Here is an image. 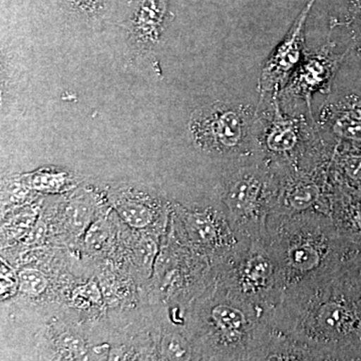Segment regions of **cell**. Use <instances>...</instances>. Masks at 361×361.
I'll use <instances>...</instances> for the list:
<instances>
[{"instance_id": "cell-3", "label": "cell", "mask_w": 361, "mask_h": 361, "mask_svg": "<svg viewBox=\"0 0 361 361\" xmlns=\"http://www.w3.org/2000/svg\"><path fill=\"white\" fill-rule=\"evenodd\" d=\"M276 178L264 166L247 165L230 177L226 203L233 217L247 227L262 222L266 204L276 190Z\"/></svg>"}, {"instance_id": "cell-4", "label": "cell", "mask_w": 361, "mask_h": 361, "mask_svg": "<svg viewBox=\"0 0 361 361\" xmlns=\"http://www.w3.org/2000/svg\"><path fill=\"white\" fill-rule=\"evenodd\" d=\"M334 49L336 44L329 42L319 49L306 51L302 61L280 92L279 97L288 99L290 104L294 101L302 102L312 116L311 99L317 92H330L337 71L348 54V52L336 54Z\"/></svg>"}, {"instance_id": "cell-8", "label": "cell", "mask_w": 361, "mask_h": 361, "mask_svg": "<svg viewBox=\"0 0 361 361\" xmlns=\"http://www.w3.org/2000/svg\"><path fill=\"white\" fill-rule=\"evenodd\" d=\"M318 197V188L310 179L298 178L289 185L285 192V202L297 210H303L314 203Z\"/></svg>"}, {"instance_id": "cell-7", "label": "cell", "mask_w": 361, "mask_h": 361, "mask_svg": "<svg viewBox=\"0 0 361 361\" xmlns=\"http://www.w3.org/2000/svg\"><path fill=\"white\" fill-rule=\"evenodd\" d=\"M168 16L167 0H140L132 20V32L139 44H156Z\"/></svg>"}, {"instance_id": "cell-13", "label": "cell", "mask_w": 361, "mask_h": 361, "mask_svg": "<svg viewBox=\"0 0 361 361\" xmlns=\"http://www.w3.org/2000/svg\"><path fill=\"white\" fill-rule=\"evenodd\" d=\"M167 348L169 355L172 356V358H175V360H180L186 353V349L183 348L179 341H176V339H172V341L169 342Z\"/></svg>"}, {"instance_id": "cell-6", "label": "cell", "mask_w": 361, "mask_h": 361, "mask_svg": "<svg viewBox=\"0 0 361 361\" xmlns=\"http://www.w3.org/2000/svg\"><path fill=\"white\" fill-rule=\"evenodd\" d=\"M316 127L336 137L341 146L361 148V94L330 97L318 115Z\"/></svg>"}, {"instance_id": "cell-5", "label": "cell", "mask_w": 361, "mask_h": 361, "mask_svg": "<svg viewBox=\"0 0 361 361\" xmlns=\"http://www.w3.org/2000/svg\"><path fill=\"white\" fill-rule=\"evenodd\" d=\"M315 1L316 0L308 1L297 16L283 40L277 45L263 66L258 82L261 101L265 97L279 96L294 71L302 61L306 54V21Z\"/></svg>"}, {"instance_id": "cell-2", "label": "cell", "mask_w": 361, "mask_h": 361, "mask_svg": "<svg viewBox=\"0 0 361 361\" xmlns=\"http://www.w3.org/2000/svg\"><path fill=\"white\" fill-rule=\"evenodd\" d=\"M258 110L259 149L271 160L286 161L306 159L305 153L316 142V123L301 114L288 113L280 104L279 96L271 97L269 106Z\"/></svg>"}, {"instance_id": "cell-11", "label": "cell", "mask_w": 361, "mask_h": 361, "mask_svg": "<svg viewBox=\"0 0 361 361\" xmlns=\"http://www.w3.org/2000/svg\"><path fill=\"white\" fill-rule=\"evenodd\" d=\"M20 287L23 293L37 295L44 291L47 286V280L39 270L25 269L20 273Z\"/></svg>"}, {"instance_id": "cell-12", "label": "cell", "mask_w": 361, "mask_h": 361, "mask_svg": "<svg viewBox=\"0 0 361 361\" xmlns=\"http://www.w3.org/2000/svg\"><path fill=\"white\" fill-rule=\"evenodd\" d=\"M118 212L134 227H144L151 220V214L144 206L135 203H121L118 205Z\"/></svg>"}, {"instance_id": "cell-10", "label": "cell", "mask_w": 361, "mask_h": 361, "mask_svg": "<svg viewBox=\"0 0 361 361\" xmlns=\"http://www.w3.org/2000/svg\"><path fill=\"white\" fill-rule=\"evenodd\" d=\"M342 25L348 30L353 49L361 54V0H348L343 21H332L331 28Z\"/></svg>"}, {"instance_id": "cell-1", "label": "cell", "mask_w": 361, "mask_h": 361, "mask_svg": "<svg viewBox=\"0 0 361 361\" xmlns=\"http://www.w3.org/2000/svg\"><path fill=\"white\" fill-rule=\"evenodd\" d=\"M258 110L251 106L216 102L194 111L190 130L204 151L226 156H248L260 151Z\"/></svg>"}, {"instance_id": "cell-9", "label": "cell", "mask_w": 361, "mask_h": 361, "mask_svg": "<svg viewBox=\"0 0 361 361\" xmlns=\"http://www.w3.org/2000/svg\"><path fill=\"white\" fill-rule=\"evenodd\" d=\"M68 13L82 20H92L108 13L111 0H61Z\"/></svg>"}]
</instances>
